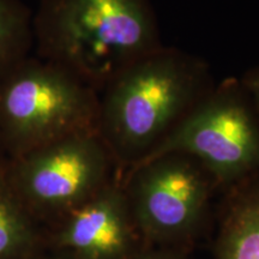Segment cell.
Wrapping results in <instances>:
<instances>
[{
	"mask_svg": "<svg viewBox=\"0 0 259 259\" xmlns=\"http://www.w3.org/2000/svg\"><path fill=\"white\" fill-rule=\"evenodd\" d=\"M4 156H5V154H4V150H3V148H2V144H0V167H2L3 164L5 163Z\"/></svg>",
	"mask_w": 259,
	"mask_h": 259,
	"instance_id": "4fadbf2b",
	"label": "cell"
},
{
	"mask_svg": "<svg viewBox=\"0 0 259 259\" xmlns=\"http://www.w3.org/2000/svg\"><path fill=\"white\" fill-rule=\"evenodd\" d=\"M222 192L212 259H259V171Z\"/></svg>",
	"mask_w": 259,
	"mask_h": 259,
	"instance_id": "ba28073f",
	"label": "cell"
},
{
	"mask_svg": "<svg viewBox=\"0 0 259 259\" xmlns=\"http://www.w3.org/2000/svg\"><path fill=\"white\" fill-rule=\"evenodd\" d=\"M3 170L30 215L60 218L89 200L121 173L99 131L69 136L9 158Z\"/></svg>",
	"mask_w": 259,
	"mask_h": 259,
	"instance_id": "8992f818",
	"label": "cell"
},
{
	"mask_svg": "<svg viewBox=\"0 0 259 259\" xmlns=\"http://www.w3.org/2000/svg\"><path fill=\"white\" fill-rule=\"evenodd\" d=\"M34 52V11L23 0H0V71Z\"/></svg>",
	"mask_w": 259,
	"mask_h": 259,
	"instance_id": "9c48e42d",
	"label": "cell"
},
{
	"mask_svg": "<svg viewBox=\"0 0 259 259\" xmlns=\"http://www.w3.org/2000/svg\"><path fill=\"white\" fill-rule=\"evenodd\" d=\"M128 259H184L174 250L160 247H142Z\"/></svg>",
	"mask_w": 259,
	"mask_h": 259,
	"instance_id": "7c38bea8",
	"label": "cell"
},
{
	"mask_svg": "<svg viewBox=\"0 0 259 259\" xmlns=\"http://www.w3.org/2000/svg\"><path fill=\"white\" fill-rule=\"evenodd\" d=\"M167 154L193 157L221 191L259 171V120L239 77L213 84L138 163Z\"/></svg>",
	"mask_w": 259,
	"mask_h": 259,
	"instance_id": "277c9868",
	"label": "cell"
},
{
	"mask_svg": "<svg viewBox=\"0 0 259 259\" xmlns=\"http://www.w3.org/2000/svg\"><path fill=\"white\" fill-rule=\"evenodd\" d=\"M61 219L58 242L76 259H128L144 247L130 210L122 173Z\"/></svg>",
	"mask_w": 259,
	"mask_h": 259,
	"instance_id": "52a82bcc",
	"label": "cell"
},
{
	"mask_svg": "<svg viewBox=\"0 0 259 259\" xmlns=\"http://www.w3.org/2000/svg\"><path fill=\"white\" fill-rule=\"evenodd\" d=\"M100 94L63 67L29 56L0 71V144L9 158L97 131Z\"/></svg>",
	"mask_w": 259,
	"mask_h": 259,
	"instance_id": "3957f363",
	"label": "cell"
},
{
	"mask_svg": "<svg viewBox=\"0 0 259 259\" xmlns=\"http://www.w3.org/2000/svg\"><path fill=\"white\" fill-rule=\"evenodd\" d=\"M0 167V259L11 257L31 240L30 213L19 202Z\"/></svg>",
	"mask_w": 259,
	"mask_h": 259,
	"instance_id": "30bf717a",
	"label": "cell"
},
{
	"mask_svg": "<svg viewBox=\"0 0 259 259\" xmlns=\"http://www.w3.org/2000/svg\"><path fill=\"white\" fill-rule=\"evenodd\" d=\"M213 84L203 58L164 45L107 84L97 131L121 173L143 160Z\"/></svg>",
	"mask_w": 259,
	"mask_h": 259,
	"instance_id": "6da1fadb",
	"label": "cell"
},
{
	"mask_svg": "<svg viewBox=\"0 0 259 259\" xmlns=\"http://www.w3.org/2000/svg\"><path fill=\"white\" fill-rule=\"evenodd\" d=\"M239 78H240L241 84L250 96L259 120V65H255V66L246 70Z\"/></svg>",
	"mask_w": 259,
	"mask_h": 259,
	"instance_id": "8fae6325",
	"label": "cell"
},
{
	"mask_svg": "<svg viewBox=\"0 0 259 259\" xmlns=\"http://www.w3.org/2000/svg\"><path fill=\"white\" fill-rule=\"evenodd\" d=\"M136 229L144 247L171 248L192 240L219 190L211 174L187 155L167 154L122 173Z\"/></svg>",
	"mask_w": 259,
	"mask_h": 259,
	"instance_id": "5b68a950",
	"label": "cell"
},
{
	"mask_svg": "<svg viewBox=\"0 0 259 259\" xmlns=\"http://www.w3.org/2000/svg\"><path fill=\"white\" fill-rule=\"evenodd\" d=\"M163 46L150 0H40L34 52L101 93Z\"/></svg>",
	"mask_w": 259,
	"mask_h": 259,
	"instance_id": "7a4b0ae2",
	"label": "cell"
}]
</instances>
